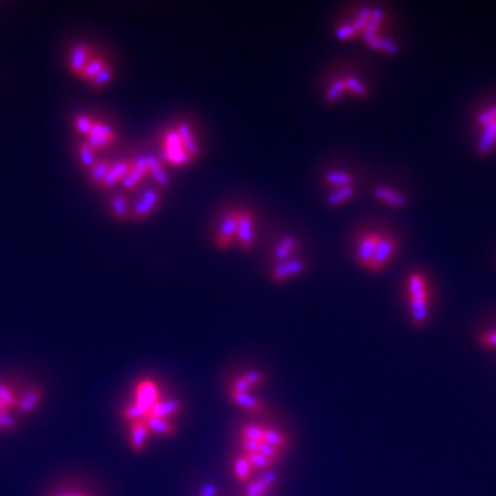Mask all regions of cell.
Listing matches in <instances>:
<instances>
[{"instance_id": "6da1fadb", "label": "cell", "mask_w": 496, "mask_h": 496, "mask_svg": "<svg viewBox=\"0 0 496 496\" xmlns=\"http://www.w3.org/2000/svg\"><path fill=\"white\" fill-rule=\"evenodd\" d=\"M163 158L167 163L180 167L188 166L193 161L188 156L176 129L166 131L163 136Z\"/></svg>"}, {"instance_id": "7a4b0ae2", "label": "cell", "mask_w": 496, "mask_h": 496, "mask_svg": "<svg viewBox=\"0 0 496 496\" xmlns=\"http://www.w3.org/2000/svg\"><path fill=\"white\" fill-rule=\"evenodd\" d=\"M161 394L156 381L151 378L141 379L134 387V404L139 406L148 416L151 408L160 401Z\"/></svg>"}, {"instance_id": "3957f363", "label": "cell", "mask_w": 496, "mask_h": 496, "mask_svg": "<svg viewBox=\"0 0 496 496\" xmlns=\"http://www.w3.org/2000/svg\"><path fill=\"white\" fill-rule=\"evenodd\" d=\"M237 224H239V211L237 210L226 211L217 230V236H215L217 247L220 249H227L234 243L237 236Z\"/></svg>"}, {"instance_id": "277c9868", "label": "cell", "mask_w": 496, "mask_h": 496, "mask_svg": "<svg viewBox=\"0 0 496 496\" xmlns=\"http://www.w3.org/2000/svg\"><path fill=\"white\" fill-rule=\"evenodd\" d=\"M161 200V192L158 188H148L142 192L139 199L133 205V210L130 212V218L134 221H144L149 215L153 214V211L158 208V203Z\"/></svg>"}, {"instance_id": "5b68a950", "label": "cell", "mask_w": 496, "mask_h": 496, "mask_svg": "<svg viewBox=\"0 0 496 496\" xmlns=\"http://www.w3.org/2000/svg\"><path fill=\"white\" fill-rule=\"evenodd\" d=\"M237 244L243 251H251L255 244V218L249 211H239Z\"/></svg>"}, {"instance_id": "8992f818", "label": "cell", "mask_w": 496, "mask_h": 496, "mask_svg": "<svg viewBox=\"0 0 496 496\" xmlns=\"http://www.w3.org/2000/svg\"><path fill=\"white\" fill-rule=\"evenodd\" d=\"M396 248H397V242L393 237H390V236L384 237L382 236L378 246H377L375 252H374L372 261L370 262L367 269L372 273H379V271H384L386 265L389 264L390 258L393 257Z\"/></svg>"}, {"instance_id": "52a82bcc", "label": "cell", "mask_w": 496, "mask_h": 496, "mask_svg": "<svg viewBox=\"0 0 496 496\" xmlns=\"http://www.w3.org/2000/svg\"><path fill=\"white\" fill-rule=\"evenodd\" d=\"M308 269V262L303 259H290L276 264L271 269V277L274 283H286L290 279L303 274Z\"/></svg>"}, {"instance_id": "ba28073f", "label": "cell", "mask_w": 496, "mask_h": 496, "mask_svg": "<svg viewBox=\"0 0 496 496\" xmlns=\"http://www.w3.org/2000/svg\"><path fill=\"white\" fill-rule=\"evenodd\" d=\"M114 136L116 133L109 124L102 122H95L86 142L94 151H97V149H104L111 146L114 141Z\"/></svg>"}, {"instance_id": "9c48e42d", "label": "cell", "mask_w": 496, "mask_h": 496, "mask_svg": "<svg viewBox=\"0 0 496 496\" xmlns=\"http://www.w3.org/2000/svg\"><path fill=\"white\" fill-rule=\"evenodd\" d=\"M381 237L382 236L378 233H370L361 239L359 247H357V252H356V261L362 268H365V269L368 268Z\"/></svg>"}, {"instance_id": "30bf717a", "label": "cell", "mask_w": 496, "mask_h": 496, "mask_svg": "<svg viewBox=\"0 0 496 496\" xmlns=\"http://www.w3.org/2000/svg\"><path fill=\"white\" fill-rule=\"evenodd\" d=\"M408 302H428V284L424 276L418 271L411 273L408 277Z\"/></svg>"}, {"instance_id": "8fae6325", "label": "cell", "mask_w": 496, "mask_h": 496, "mask_svg": "<svg viewBox=\"0 0 496 496\" xmlns=\"http://www.w3.org/2000/svg\"><path fill=\"white\" fill-rule=\"evenodd\" d=\"M277 484V475L271 470H265L255 481L246 485V495L266 496Z\"/></svg>"}, {"instance_id": "7c38bea8", "label": "cell", "mask_w": 496, "mask_h": 496, "mask_svg": "<svg viewBox=\"0 0 496 496\" xmlns=\"http://www.w3.org/2000/svg\"><path fill=\"white\" fill-rule=\"evenodd\" d=\"M151 431L145 419L130 424V447L136 453L145 451Z\"/></svg>"}, {"instance_id": "4fadbf2b", "label": "cell", "mask_w": 496, "mask_h": 496, "mask_svg": "<svg viewBox=\"0 0 496 496\" xmlns=\"http://www.w3.org/2000/svg\"><path fill=\"white\" fill-rule=\"evenodd\" d=\"M91 60L90 45H85V43H79L75 45L70 51V58H69V70L76 75L80 76V73L83 72V69L86 68V65L89 64Z\"/></svg>"}, {"instance_id": "5bb4252c", "label": "cell", "mask_w": 496, "mask_h": 496, "mask_svg": "<svg viewBox=\"0 0 496 496\" xmlns=\"http://www.w3.org/2000/svg\"><path fill=\"white\" fill-rule=\"evenodd\" d=\"M42 400H43V390L36 386L31 387L29 390L25 392L21 399H18L16 409L23 415H31L42 404Z\"/></svg>"}, {"instance_id": "9a60e30c", "label": "cell", "mask_w": 496, "mask_h": 496, "mask_svg": "<svg viewBox=\"0 0 496 496\" xmlns=\"http://www.w3.org/2000/svg\"><path fill=\"white\" fill-rule=\"evenodd\" d=\"M133 163H134V160H122V161H117V163L112 164L105 180L101 185V188L111 189L113 186H116L119 182L124 180L127 177V174L131 171Z\"/></svg>"}, {"instance_id": "2e32d148", "label": "cell", "mask_w": 496, "mask_h": 496, "mask_svg": "<svg viewBox=\"0 0 496 496\" xmlns=\"http://www.w3.org/2000/svg\"><path fill=\"white\" fill-rule=\"evenodd\" d=\"M182 411V404L177 399H160L155 406L151 408L148 416H156L163 419H170L173 421L176 416H178ZM146 416V418H148Z\"/></svg>"}, {"instance_id": "e0dca14e", "label": "cell", "mask_w": 496, "mask_h": 496, "mask_svg": "<svg viewBox=\"0 0 496 496\" xmlns=\"http://www.w3.org/2000/svg\"><path fill=\"white\" fill-rule=\"evenodd\" d=\"M174 129L178 133L180 142L183 145L188 156L192 158V160H195V158H198L200 149H199V145L196 142V138L193 136V131H192L190 126L188 123H185V122H180Z\"/></svg>"}, {"instance_id": "ac0fdd59", "label": "cell", "mask_w": 496, "mask_h": 496, "mask_svg": "<svg viewBox=\"0 0 496 496\" xmlns=\"http://www.w3.org/2000/svg\"><path fill=\"white\" fill-rule=\"evenodd\" d=\"M146 176H149L148 160H146V156H141V158L134 160L131 171L127 174V177L124 180H122V185L124 188H127V189L136 188L144 180Z\"/></svg>"}, {"instance_id": "d6986e66", "label": "cell", "mask_w": 496, "mask_h": 496, "mask_svg": "<svg viewBox=\"0 0 496 496\" xmlns=\"http://www.w3.org/2000/svg\"><path fill=\"white\" fill-rule=\"evenodd\" d=\"M298 240L293 237V236H287V237H283L277 246L274 247V251H273V259L280 264V262H286V261H290L291 257L295 252V249L298 248Z\"/></svg>"}, {"instance_id": "ffe728a7", "label": "cell", "mask_w": 496, "mask_h": 496, "mask_svg": "<svg viewBox=\"0 0 496 496\" xmlns=\"http://www.w3.org/2000/svg\"><path fill=\"white\" fill-rule=\"evenodd\" d=\"M146 425L149 428V431L160 436V437H171L177 433V426L173 421L170 419H163V418H156V416H148L146 419Z\"/></svg>"}, {"instance_id": "44dd1931", "label": "cell", "mask_w": 496, "mask_h": 496, "mask_svg": "<svg viewBox=\"0 0 496 496\" xmlns=\"http://www.w3.org/2000/svg\"><path fill=\"white\" fill-rule=\"evenodd\" d=\"M230 400L233 401V404L246 409L251 414H258L264 409L262 401L251 393H230Z\"/></svg>"}, {"instance_id": "7402d4cb", "label": "cell", "mask_w": 496, "mask_h": 496, "mask_svg": "<svg viewBox=\"0 0 496 496\" xmlns=\"http://www.w3.org/2000/svg\"><path fill=\"white\" fill-rule=\"evenodd\" d=\"M384 14L381 9H372L371 10V17L370 21L367 23L362 35L364 42L367 45H370L375 38H378V31L381 28V25L384 23Z\"/></svg>"}, {"instance_id": "603a6c76", "label": "cell", "mask_w": 496, "mask_h": 496, "mask_svg": "<svg viewBox=\"0 0 496 496\" xmlns=\"http://www.w3.org/2000/svg\"><path fill=\"white\" fill-rule=\"evenodd\" d=\"M374 195L378 200L389 204L392 207H397V208H403L406 204V199L397 190H393L390 188L386 186H377L374 189Z\"/></svg>"}, {"instance_id": "cb8c5ba5", "label": "cell", "mask_w": 496, "mask_h": 496, "mask_svg": "<svg viewBox=\"0 0 496 496\" xmlns=\"http://www.w3.org/2000/svg\"><path fill=\"white\" fill-rule=\"evenodd\" d=\"M148 160V171L149 176L155 180L160 188H166L170 183V177L164 168V164L160 158L156 156H146Z\"/></svg>"}, {"instance_id": "d4e9b609", "label": "cell", "mask_w": 496, "mask_h": 496, "mask_svg": "<svg viewBox=\"0 0 496 496\" xmlns=\"http://www.w3.org/2000/svg\"><path fill=\"white\" fill-rule=\"evenodd\" d=\"M355 196H356V189L353 185L337 188L327 195V204L331 207H338L340 204L352 200Z\"/></svg>"}, {"instance_id": "484cf974", "label": "cell", "mask_w": 496, "mask_h": 496, "mask_svg": "<svg viewBox=\"0 0 496 496\" xmlns=\"http://www.w3.org/2000/svg\"><path fill=\"white\" fill-rule=\"evenodd\" d=\"M496 141V120L488 123L487 126H484V131L480 138L478 142V152L481 155H487L491 152V149L494 148V144Z\"/></svg>"}, {"instance_id": "4316f807", "label": "cell", "mask_w": 496, "mask_h": 496, "mask_svg": "<svg viewBox=\"0 0 496 496\" xmlns=\"http://www.w3.org/2000/svg\"><path fill=\"white\" fill-rule=\"evenodd\" d=\"M264 443H268V444H271V446L281 450V451H284V450H287L290 447V440H289V437L283 431H280L277 428H268V426H265Z\"/></svg>"}, {"instance_id": "83f0119b", "label": "cell", "mask_w": 496, "mask_h": 496, "mask_svg": "<svg viewBox=\"0 0 496 496\" xmlns=\"http://www.w3.org/2000/svg\"><path fill=\"white\" fill-rule=\"evenodd\" d=\"M324 182L337 189V188H343V186H350L353 185L355 182V178L352 174L346 173V171H339V170H334V171H328L325 176H324Z\"/></svg>"}, {"instance_id": "f1b7e54d", "label": "cell", "mask_w": 496, "mask_h": 496, "mask_svg": "<svg viewBox=\"0 0 496 496\" xmlns=\"http://www.w3.org/2000/svg\"><path fill=\"white\" fill-rule=\"evenodd\" d=\"M346 91H347V89H346L345 77L334 79L331 82V85L328 86L327 91H325V101H327V104H331V105L337 104Z\"/></svg>"}, {"instance_id": "f546056e", "label": "cell", "mask_w": 496, "mask_h": 496, "mask_svg": "<svg viewBox=\"0 0 496 496\" xmlns=\"http://www.w3.org/2000/svg\"><path fill=\"white\" fill-rule=\"evenodd\" d=\"M107 61L102 58V57H91L89 64L86 65V68L83 69V72L80 73V79L86 80V82H91L101 70L104 68H107Z\"/></svg>"}, {"instance_id": "4dcf8cb0", "label": "cell", "mask_w": 496, "mask_h": 496, "mask_svg": "<svg viewBox=\"0 0 496 496\" xmlns=\"http://www.w3.org/2000/svg\"><path fill=\"white\" fill-rule=\"evenodd\" d=\"M233 472H234V475L239 481L242 482H247L251 477V472H252V468L248 462V458L242 453L239 455L236 459H234V465H233Z\"/></svg>"}, {"instance_id": "1f68e13d", "label": "cell", "mask_w": 496, "mask_h": 496, "mask_svg": "<svg viewBox=\"0 0 496 496\" xmlns=\"http://www.w3.org/2000/svg\"><path fill=\"white\" fill-rule=\"evenodd\" d=\"M111 163L107 160H101V161H95V164L90 168V180L92 185L101 188L102 182L105 180L109 168H111Z\"/></svg>"}, {"instance_id": "d6a6232c", "label": "cell", "mask_w": 496, "mask_h": 496, "mask_svg": "<svg viewBox=\"0 0 496 496\" xmlns=\"http://www.w3.org/2000/svg\"><path fill=\"white\" fill-rule=\"evenodd\" d=\"M111 210H112L113 217L119 221H126L130 217L127 200L122 195H116L111 199Z\"/></svg>"}, {"instance_id": "836d02e7", "label": "cell", "mask_w": 496, "mask_h": 496, "mask_svg": "<svg viewBox=\"0 0 496 496\" xmlns=\"http://www.w3.org/2000/svg\"><path fill=\"white\" fill-rule=\"evenodd\" d=\"M265 426H261L258 424H247L240 430V437L244 440H254V441H264Z\"/></svg>"}, {"instance_id": "e575fe53", "label": "cell", "mask_w": 496, "mask_h": 496, "mask_svg": "<svg viewBox=\"0 0 496 496\" xmlns=\"http://www.w3.org/2000/svg\"><path fill=\"white\" fill-rule=\"evenodd\" d=\"M345 82H346V89H347V91L353 92L356 97H359V98H365V97H368V87L361 82L357 76L349 75V76L345 77Z\"/></svg>"}, {"instance_id": "d590c367", "label": "cell", "mask_w": 496, "mask_h": 496, "mask_svg": "<svg viewBox=\"0 0 496 496\" xmlns=\"http://www.w3.org/2000/svg\"><path fill=\"white\" fill-rule=\"evenodd\" d=\"M368 47L375 48V50H381V51H384L386 54H390V55H394V54H397L400 51V48H399V45H397L396 42H393L390 39H386V38H379V36L375 38L368 45Z\"/></svg>"}, {"instance_id": "8d00e7d4", "label": "cell", "mask_w": 496, "mask_h": 496, "mask_svg": "<svg viewBox=\"0 0 496 496\" xmlns=\"http://www.w3.org/2000/svg\"><path fill=\"white\" fill-rule=\"evenodd\" d=\"M94 120L87 114H77L73 119V127L75 130L82 134V136H87L90 134L91 129L94 126Z\"/></svg>"}, {"instance_id": "74e56055", "label": "cell", "mask_w": 496, "mask_h": 496, "mask_svg": "<svg viewBox=\"0 0 496 496\" xmlns=\"http://www.w3.org/2000/svg\"><path fill=\"white\" fill-rule=\"evenodd\" d=\"M248 458V462L252 468V470H269L271 466L274 465L268 458H265L262 453L255 452L251 455H246Z\"/></svg>"}, {"instance_id": "f35d334b", "label": "cell", "mask_w": 496, "mask_h": 496, "mask_svg": "<svg viewBox=\"0 0 496 496\" xmlns=\"http://www.w3.org/2000/svg\"><path fill=\"white\" fill-rule=\"evenodd\" d=\"M0 401L6 406L9 411L17 406L18 399H17L14 390L9 384H0Z\"/></svg>"}, {"instance_id": "ab89813d", "label": "cell", "mask_w": 496, "mask_h": 496, "mask_svg": "<svg viewBox=\"0 0 496 496\" xmlns=\"http://www.w3.org/2000/svg\"><path fill=\"white\" fill-rule=\"evenodd\" d=\"M94 152L95 151L91 148L87 142H83L79 145V160L85 168H91L95 164Z\"/></svg>"}, {"instance_id": "60d3db41", "label": "cell", "mask_w": 496, "mask_h": 496, "mask_svg": "<svg viewBox=\"0 0 496 496\" xmlns=\"http://www.w3.org/2000/svg\"><path fill=\"white\" fill-rule=\"evenodd\" d=\"M113 75H114V73H113V69L108 65L107 68L102 69V70L91 80L90 85L94 89H102V87H105L107 85H109V83L112 82Z\"/></svg>"}, {"instance_id": "b9f144b4", "label": "cell", "mask_w": 496, "mask_h": 496, "mask_svg": "<svg viewBox=\"0 0 496 496\" xmlns=\"http://www.w3.org/2000/svg\"><path fill=\"white\" fill-rule=\"evenodd\" d=\"M123 418L127 422L131 424V422H136V421L146 419V414L134 403H130L129 406H124V409H123Z\"/></svg>"}, {"instance_id": "7bdbcfd3", "label": "cell", "mask_w": 496, "mask_h": 496, "mask_svg": "<svg viewBox=\"0 0 496 496\" xmlns=\"http://www.w3.org/2000/svg\"><path fill=\"white\" fill-rule=\"evenodd\" d=\"M258 452L262 453L265 458H268L274 465L279 463V462L281 460L283 453H284V451H281V450L273 447V446L268 444V443H264V441L261 443V447H259V451Z\"/></svg>"}, {"instance_id": "ee69618b", "label": "cell", "mask_w": 496, "mask_h": 496, "mask_svg": "<svg viewBox=\"0 0 496 496\" xmlns=\"http://www.w3.org/2000/svg\"><path fill=\"white\" fill-rule=\"evenodd\" d=\"M242 377L246 379V382L249 384L251 389L252 387H258V386L265 384V381H266L265 375L262 372H259V371H255V370L246 371Z\"/></svg>"}, {"instance_id": "f6af8a7d", "label": "cell", "mask_w": 496, "mask_h": 496, "mask_svg": "<svg viewBox=\"0 0 496 496\" xmlns=\"http://www.w3.org/2000/svg\"><path fill=\"white\" fill-rule=\"evenodd\" d=\"M371 10H372V9H370V7L361 9L360 13H359L357 17H356V20L352 23L355 25L357 33H362V32H364L367 23L370 21V17H371Z\"/></svg>"}, {"instance_id": "bcb514c9", "label": "cell", "mask_w": 496, "mask_h": 496, "mask_svg": "<svg viewBox=\"0 0 496 496\" xmlns=\"http://www.w3.org/2000/svg\"><path fill=\"white\" fill-rule=\"evenodd\" d=\"M335 35L340 41H347V39L355 38L359 33H357V31H356L353 23H343V25H340L339 28H337Z\"/></svg>"}, {"instance_id": "7dc6e473", "label": "cell", "mask_w": 496, "mask_h": 496, "mask_svg": "<svg viewBox=\"0 0 496 496\" xmlns=\"http://www.w3.org/2000/svg\"><path fill=\"white\" fill-rule=\"evenodd\" d=\"M17 428V421L10 416L9 411L0 409V428L4 431H13Z\"/></svg>"}, {"instance_id": "c3c4849f", "label": "cell", "mask_w": 496, "mask_h": 496, "mask_svg": "<svg viewBox=\"0 0 496 496\" xmlns=\"http://www.w3.org/2000/svg\"><path fill=\"white\" fill-rule=\"evenodd\" d=\"M251 387L246 382V379L240 375L237 378H234L233 384H232V393H249Z\"/></svg>"}, {"instance_id": "681fc988", "label": "cell", "mask_w": 496, "mask_h": 496, "mask_svg": "<svg viewBox=\"0 0 496 496\" xmlns=\"http://www.w3.org/2000/svg\"><path fill=\"white\" fill-rule=\"evenodd\" d=\"M480 343L488 349H496V331H488L481 334Z\"/></svg>"}, {"instance_id": "f907efd6", "label": "cell", "mask_w": 496, "mask_h": 496, "mask_svg": "<svg viewBox=\"0 0 496 496\" xmlns=\"http://www.w3.org/2000/svg\"><path fill=\"white\" fill-rule=\"evenodd\" d=\"M242 443V450H243V453L244 455H251V453H255V452L259 451V447H261V443L259 441H254V440H244L242 438L240 440Z\"/></svg>"}, {"instance_id": "816d5d0a", "label": "cell", "mask_w": 496, "mask_h": 496, "mask_svg": "<svg viewBox=\"0 0 496 496\" xmlns=\"http://www.w3.org/2000/svg\"><path fill=\"white\" fill-rule=\"evenodd\" d=\"M496 120V107H494V108H491V109H488V111H484L482 113H480L478 116H477V122L480 123V124H482V126H487L488 123H491V122H495Z\"/></svg>"}, {"instance_id": "f5cc1de1", "label": "cell", "mask_w": 496, "mask_h": 496, "mask_svg": "<svg viewBox=\"0 0 496 496\" xmlns=\"http://www.w3.org/2000/svg\"><path fill=\"white\" fill-rule=\"evenodd\" d=\"M217 494H218L217 485L212 482H207V484H204L199 496H217Z\"/></svg>"}, {"instance_id": "db71d44e", "label": "cell", "mask_w": 496, "mask_h": 496, "mask_svg": "<svg viewBox=\"0 0 496 496\" xmlns=\"http://www.w3.org/2000/svg\"><path fill=\"white\" fill-rule=\"evenodd\" d=\"M53 496H92L89 492L86 491H76V490H72V491H64V492H60V494H55Z\"/></svg>"}, {"instance_id": "11a10c76", "label": "cell", "mask_w": 496, "mask_h": 496, "mask_svg": "<svg viewBox=\"0 0 496 496\" xmlns=\"http://www.w3.org/2000/svg\"><path fill=\"white\" fill-rule=\"evenodd\" d=\"M246 496H254V495H246Z\"/></svg>"}]
</instances>
